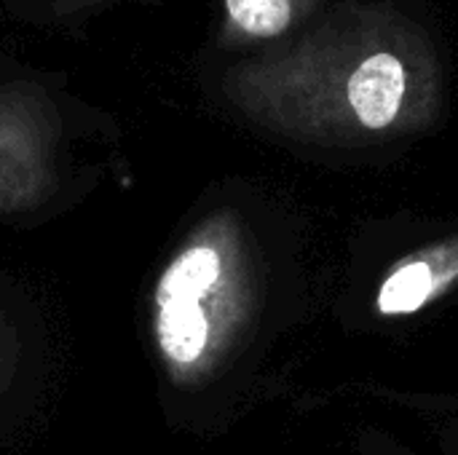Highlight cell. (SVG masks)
<instances>
[{"label":"cell","mask_w":458,"mask_h":455,"mask_svg":"<svg viewBox=\"0 0 458 455\" xmlns=\"http://www.w3.org/2000/svg\"><path fill=\"white\" fill-rule=\"evenodd\" d=\"M252 311V263L231 215L207 217L153 287V343L177 386L212 375Z\"/></svg>","instance_id":"2"},{"label":"cell","mask_w":458,"mask_h":455,"mask_svg":"<svg viewBox=\"0 0 458 455\" xmlns=\"http://www.w3.org/2000/svg\"><path fill=\"white\" fill-rule=\"evenodd\" d=\"M62 123L35 80L0 83V215L40 206L59 182Z\"/></svg>","instance_id":"3"},{"label":"cell","mask_w":458,"mask_h":455,"mask_svg":"<svg viewBox=\"0 0 458 455\" xmlns=\"http://www.w3.org/2000/svg\"><path fill=\"white\" fill-rule=\"evenodd\" d=\"M21 362V338L13 319L0 306V397L11 389Z\"/></svg>","instance_id":"6"},{"label":"cell","mask_w":458,"mask_h":455,"mask_svg":"<svg viewBox=\"0 0 458 455\" xmlns=\"http://www.w3.org/2000/svg\"><path fill=\"white\" fill-rule=\"evenodd\" d=\"M458 282V239L435 244L413 257H405L384 279L376 308L384 316H405L427 308Z\"/></svg>","instance_id":"4"},{"label":"cell","mask_w":458,"mask_h":455,"mask_svg":"<svg viewBox=\"0 0 458 455\" xmlns=\"http://www.w3.org/2000/svg\"><path fill=\"white\" fill-rule=\"evenodd\" d=\"M102 0H67L70 8ZM319 0H223L225 35L242 40H274L306 19Z\"/></svg>","instance_id":"5"},{"label":"cell","mask_w":458,"mask_h":455,"mask_svg":"<svg viewBox=\"0 0 458 455\" xmlns=\"http://www.w3.org/2000/svg\"><path fill=\"white\" fill-rule=\"evenodd\" d=\"M437 54L386 5L344 3L309 32L233 64L225 91L244 113L314 139L405 131L437 105Z\"/></svg>","instance_id":"1"}]
</instances>
